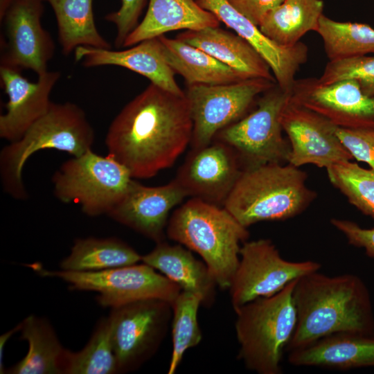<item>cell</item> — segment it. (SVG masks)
I'll return each instance as SVG.
<instances>
[{
    "mask_svg": "<svg viewBox=\"0 0 374 374\" xmlns=\"http://www.w3.org/2000/svg\"><path fill=\"white\" fill-rule=\"evenodd\" d=\"M193 129L185 92L175 94L150 83L112 121L105 145L132 178L147 179L174 164L190 144Z\"/></svg>",
    "mask_w": 374,
    "mask_h": 374,
    "instance_id": "cell-1",
    "label": "cell"
},
{
    "mask_svg": "<svg viewBox=\"0 0 374 374\" xmlns=\"http://www.w3.org/2000/svg\"><path fill=\"white\" fill-rule=\"evenodd\" d=\"M292 296L296 324L287 350L337 334L374 337L370 295L358 276L314 271L296 280Z\"/></svg>",
    "mask_w": 374,
    "mask_h": 374,
    "instance_id": "cell-2",
    "label": "cell"
},
{
    "mask_svg": "<svg viewBox=\"0 0 374 374\" xmlns=\"http://www.w3.org/2000/svg\"><path fill=\"white\" fill-rule=\"evenodd\" d=\"M166 233L198 253L217 286L229 290L249 233L224 206L191 197L172 213Z\"/></svg>",
    "mask_w": 374,
    "mask_h": 374,
    "instance_id": "cell-3",
    "label": "cell"
},
{
    "mask_svg": "<svg viewBox=\"0 0 374 374\" xmlns=\"http://www.w3.org/2000/svg\"><path fill=\"white\" fill-rule=\"evenodd\" d=\"M94 138V130L80 107L71 102H51L47 112L19 139L2 148L0 175L4 190L15 199H26L22 170L31 155L54 149L78 157L92 149Z\"/></svg>",
    "mask_w": 374,
    "mask_h": 374,
    "instance_id": "cell-4",
    "label": "cell"
},
{
    "mask_svg": "<svg viewBox=\"0 0 374 374\" xmlns=\"http://www.w3.org/2000/svg\"><path fill=\"white\" fill-rule=\"evenodd\" d=\"M306 179L305 172L290 163L244 169L224 207L246 228L262 221L292 217L315 197Z\"/></svg>",
    "mask_w": 374,
    "mask_h": 374,
    "instance_id": "cell-5",
    "label": "cell"
},
{
    "mask_svg": "<svg viewBox=\"0 0 374 374\" xmlns=\"http://www.w3.org/2000/svg\"><path fill=\"white\" fill-rule=\"evenodd\" d=\"M296 280L274 295L253 300L235 311L238 358L249 370L281 373L283 352L296 324L292 296Z\"/></svg>",
    "mask_w": 374,
    "mask_h": 374,
    "instance_id": "cell-6",
    "label": "cell"
},
{
    "mask_svg": "<svg viewBox=\"0 0 374 374\" xmlns=\"http://www.w3.org/2000/svg\"><path fill=\"white\" fill-rule=\"evenodd\" d=\"M132 179L124 165L92 149L64 161L52 176L57 199L80 205L91 217L107 215L124 197Z\"/></svg>",
    "mask_w": 374,
    "mask_h": 374,
    "instance_id": "cell-7",
    "label": "cell"
},
{
    "mask_svg": "<svg viewBox=\"0 0 374 374\" xmlns=\"http://www.w3.org/2000/svg\"><path fill=\"white\" fill-rule=\"evenodd\" d=\"M291 97L292 91L276 84L262 94L251 113L219 131L214 139L235 150L243 170L287 161L290 145L283 137L280 118Z\"/></svg>",
    "mask_w": 374,
    "mask_h": 374,
    "instance_id": "cell-8",
    "label": "cell"
},
{
    "mask_svg": "<svg viewBox=\"0 0 374 374\" xmlns=\"http://www.w3.org/2000/svg\"><path fill=\"white\" fill-rule=\"evenodd\" d=\"M31 266L42 276L62 279L71 290L97 293L96 300L104 308H114L147 299L172 303L181 291L175 283L143 262L87 272L51 271L37 264Z\"/></svg>",
    "mask_w": 374,
    "mask_h": 374,
    "instance_id": "cell-9",
    "label": "cell"
},
{
    "mask_svg": "<svg viewBox=\"0 0 374 374\" xmlns=\"http://www.w3.org/2000/svg\"><path fill=\"white\" fill-rule=\"evenodd\" d=\"M111 339L118 373L132 372L157 352L172 318V303L147 299L111 308Z\"/></svg>",
    "mask_w": 374,
    "mask_h": 374,
    "instance_id": "cell-10",
    "label": "cell"
},
{
    "mask_svg": "<svg viewBox=\"0 0 374 374\" xmlns=\"http://www.w3.org/2000/svg\"><path fill=\"white\" fill-rule=\"evenodd\" d=\"M321 267L312 260L293 262L283 258L270 240L245 241L229 288L232 307L235 311L253 300L273 296L291 282Z\"/></svg>",
    "mask_w": 374,
    "mask_h": 374,
    "instance_id": "cell-11",
    "label": "cell"
},
{
    "mask_svg": "<svg viewBox=\"0 0 374 374\" xmlns=\"http://www.w3.org/2000/svg\"><path fill=\"white\" fill-rule=\"evenodd\" d=\"M276 84L256 78L229 84L187 86L184 92L193 123L192 148L211 143L219 131L244 116L258 96Z\"/></svg>",
    "mask_w": 374,
    "mask_h": 374,
    "instance_id": "cell-12",
    "label": "cell"
},
{
    "mask_svg": "<svg viewBox=\"0 0 374 374\" xmlns=\"http://www.w3.org/2000/svg\"><path fill=\"white\" fill-rule=\"evenodd\" d=\"M42 0H3L1 18L5 38L1 40V64L37 75L48 71L55 52L54 42L42 26Z\"/></svg>",
    "mask_w": 374,
    "mask_h": 374,
    "instance_id": "cell-13",
    "label": "cell"
},
{
    "mask_svg": "<svg viewBox=\"0 0 374 374\" xmlns=\"http://www.w3.org/2000/svg\"><path fill=\"white\" fill-rule=\"evenodd\" d=\"M280 121L290 145L288 163L296 167L313 164L328 168L353 159L336 134V125L294 102L292 97Z\"/></svg>",
    "mask_w": 374,
    "mask_h": 374,
    "instance_id": "cell-14",
    "label": "cell"
},
{
    "mask_svg": "<svg viewBox=\"0 0 374 374\" xmlns=\"http://www.w3.org/2000/svg\"><path fill=\"white\" fill-rule=\"evenodd\" d=\"M242 170L235 150L214 139L206 146L192 148L174 179L187 197L224 206Z\"/></svg>",
    "mask_w": 374,
    "mask_h": 374,
    "instance_id": "cell-15",
    "label": "cell"
},
{
    "mask_svg": "<svg viewBox=\"0 0 374 374\" xmlns=\"http://www.w3.org/2000/svg\"><path fill=\"white\" fill-rule=\"evenodd\" d=\"M292 99L337 127L374 129V96L364 94L355 80L321 85L316 78L296 80Z\"/></svg>",
    "mask_w": 374,
    "mask_h": 374,
    "instance_id": "cell-16",
    "label": "cell"
},
{
    "mask_svg": "<svg viewBox=\"0 0 374 374\" xmlns=\"http://www.w3.org/2000/svg\"><path fill=\"white\" fill-rule=\"evenodd\" d=\"M186 197L175 179L158 186L132 179L124 197L107 215L158 243L164 241L170 211Z\"/></svg>",
    "mask_w": 374,
    "mask_h": 374,
    "instance_id": "cell-17",
    "label": "cell"
},
{
    "mask_svg": "<svg viewBox=\"0 0 374 374\" xmlns=\"http://www.w3.org/2000/svg\"><path fill=\"white\" fill-rule=\"evenodd\" d=\"M59 71H47L36 82L21 71L0 66L1 85L8 96L6 112L0 116V137L9 142L19 139L48 109L50 94L60 78Z\"/></svg>",
    "mask_w": 374,
    "mask_h": 374,
    "instance_id": "cell-18",
    "label": "cell"
},
{
    "mask_svg": "<svg viewBox=\"0 0 374 374\" xmlns=\"http://www.w3.org/2000/svg\"><path fill=\"white\" fill-rule=\"evenodd\" d=\"M204 9L214 14L220 22L246 40L267 63L276 84L292 91L296 73L308 60L307 46L299 42L283 46L267 37L259 27L235 10L226 0H197Z\"/></svg>",
    "mask_w": 374,
    "mask_h": 374,
    "instance_id": "cell-19",
    "label": "cell"
},
{
    "mask_svg": "<svg viewBox=\"0 0 374 374\" xmlns=\"http://www.w3.org/2000/svg\"><path fill=\"white\" fill-rule=\"evenodd\" d=\"M74 57L76 62H81L85 67L121 66L145 77L163 89L175 94H184L175 80V73L165 59L159 37L145 39L120 51L81 46L75 49Z\"/></svg>",
    "mask_w": 374,
    "mask_h": 374,
    "instance_id": "cell-20",
    "label": "cell"
},
{
    "mask_svg": "<svg viewBox=\"0 0 374 374\" xmlns=\"http://www.w3.org/2000/svg\"><path fill=\"white\" fill-rule=\"evenodd\" d=\"M141 261L175 283L181 291L199 296L202 306L210 308L214 304L217 285L206 263L197 260L188 248L162 241L142 256Z\"/></svg>",
    "mask_w": 374,
    "mask_h": 374,
    "instance_id": "cell-21",
    "label": "cell"
},
{
    "mask_svg": "<svg viewBox=\"0 0 374 374\" xmlns=\"http://www.w3.org/2000/svg\"><path fill=\"white\" fill-rule=\"evenodd\" d=\"M177 38L205 51L246 79L261 78L276 82L265 60L237 34L219 26L208 27L198 30H184Z\"/></svg>",
    "mask_w": 374,
    "mask_h": 374,
    "instance_id": "cell-22",
    "label": "cell"
},
{
    "mask_svg": "<svg viewBox=\"0 0 374 374\" xmlns=\"http://www.w3.org/2000/svg\"><path fill=\"white\" fill-rule=\"evenodd\" d=\"M220 21L197 0H150L142 21L127 36L123 47L179 30H198L218 27Z\"/></svg>",
    "mask_w": 374,
    "mask_h": 374,
    "instance_id": "cell-23",
    "label": "cell"
},
{
    "mask_svg": "<svg viewBox=\"0 0 374 374\" xmlns=\"http://www.w3.org/2000/svg\"><path fill=\"white\" fill-rule=\"evenodd\" d=\"M289 362L296 366L338 369L374 366V337L337 334L290 351Z\"/></svg>",
    "mask_w": 374,
    "mask_h": 374,
    "instance_id": "cell-24",
    "label": "cell"
},
{
    "mask_svg": "<svg viewBox=\"0 0 374 374\" xmlns=\"http://www.w3.org/2000/svg\"><path fill=\"white\" fill-rule=\"evenodd\" d=\"M165 59L186 84H222L244 80L240 73L205 51L177 38L159 37Z\"/></svg>",
    "mask_w": 374,
    "mask_h": 374,
    "instance_id": "cell-25",
    "label": "cell"
},
{
    "mask_svg": "<svg viewBox=\"0 0 374 374\" xmlns=\"http://www.w3.org/2000/svg\"><path fill=\"white\" fill-rule=\"evenodd\" d=\"M21 325L20 338L27 341L28 352L5 373L63 374L67 349L63 348L47 319L29 315Z\"/></svg>",
    "mask_w": 374,
    "mask_h": 374,
    "instance_id": "cell-26",
    "label": "cell"
},
{
    "mask_svg": "<svg viewBox=\"0 0 374 374\" xmlns=\"http://www.w3.org/2000/svg\"><path fill=\"white\" fill-rule=\"evenodd\" d=\"M322 0H284L269 11L260 30L283 46H293L309 31H316L323 15Z\"/></svg>",
    "mask_w": 374,
    "mask_h": 374,
    "instance_id": "cell-27",
    "label": "cell"
},
{
    "mask_svg": "<svg viewBox=\"0 0 374 374\" xmlns=\"http://www.w3.org/2000/svg\"><path fill=\"white\" fill-rule=\"evenodd\" d=\"M141 257L118 238H78L69 255L60 262V268L71 271H98L136 264Z\"/></svg>",
    "mask_w": 374,
    "mask_h": 374,
    "instance_id": "cell-28",
    "label": "cell"
},
{
    "mask_svg": "<svg viewBox=\"0 0 374 374\" xmlns=\"http://www.w3.org/2000/svg\"><path fill=\"white\" fill-rule=\"evenodd\" d=\"M46 1L55 15L58 39L64 55H69L81 46L112 48L96 26L92 0Z\"/></svg>",
    "mask_w": 374,
    "mask_h": 374,
    "instance_id": "cell-29",
    "label": "cell"
},
{
    "mask_svg": "<svg viewBox=\"0 0 374 374\" xmlns=\"http://www.w3.org/2000/svg\"><path fill=\"white\" fill-rule=\"evenodd\" d=\"M315 32L330 61L374 53V28L368 24L337 21L323 14Z\"/></svg>",
    "mask_w": 374,
    "mask_h": 374,
    "instance_id": "cell-30",
    "label": "cell"
},
{
    "mask_svg": "<svg viewBox=\"0 0 374 374\" xmlns=\"http://www.w3.org/2000/svg\"><path fill=\"white\" fill-rule=\"evenodd\" d=\"M111 321L108 317L97 323L91 338L80 351L66 350L64 374H116V358L111 339Z\"/></svg>",
    "mask_w": 374,
    "mask_h": 374,
    "instance_id": "cell-31",
    "label": "cell"
},
{
    "mask_svg": "<svg viewBox=\"0 0 374 374\" xmlns=\"http://www.w3.org/2000/svg\"><path fill=\"white\" fill-rule=\"evenodd\" d=\"M201 305L202 298L199 296L185 291H181L172 303V351L168 374L176 372L186 351L197 346L202 339L197 319Z\"/></svg>",
    "mask_w": 374,
    "mask_h": 374,
    "instance_id": "cell-32",
    "label": "cell"
},
{
    "mask_svg": "<svg viewBox=\"0 0 374 374\" xmlns=\"http://www.w3.org/2000/svg\"><path fill=\"white\" fill-rule=\"evenodd\" d=\"M331 184L364 214L374 217V170L350 161L328 168Z\"/></svg>",
    "mask_w": 374,
    "mask_h": 374,
    "instance_id": "cell-33",
    "label": "cell"
},
{
    "mask_svg": "<svg viewBox=\"0 0 374 374\" xmlns=\"http://www.w3.org/2000/svg\"><path fill=\"white\" fill-rule=\"evenodd\" d=\"M343 80H355L362 92L374 96V56H356L329 60L319 78L318 84H330Z\"/></svg>",
    "mask_w": 374,
    "mask_h": 374,
    "instance_id": "cell-34",
    "label": "cell"
},
{
    "mask_svg": "<svg viewBox=\"0 0 374 374\" xmlns=\"http://www.w3.org/2000/svg\"><path fill=\"white\" fill-rule=\"evenodd\" d=\"M335 130L353 157L366 163L374 170V129H351L335 126Z\"/></svg>",
    "mask_w": 374,
    "mask_h": 374,
    "instance_id": "cell-35",
    "label": "cell"
},
{
    "mask_svg": "<svg viewBox=\"0 0 374 374\" xmlns=\"http://www.w3.org/2000/svg\"><path fill=\"white\" fill-rule=\"evenodd\" d=\"M145 3L146 0H122L118 10L105 16L107 21L116 25V47H123L127 36L138 26L139 17Z\"/></svg>",
    "mask_w": 374,
    "mask_h": 374,
    "instance_id": "cell-36",
    "label": "cell"
},
{
    "mask_svg": "<svg viewBox=\"0 0 374 374\" xmlns=\"http://www.w3.org/2000/svg\"><path fill=\"white\" fill-rule=\"evenodd\" d=\"M330 222L344 235L350 244L362 248L369 257L374 258V228L364 229L343 219L332 218Z\"/></svg>",
    "mask_w": 374,
    "mask_h": 374,
    "instance_id": "cell-37",
    "label": "cell"
},
{
    "mask_svg": "<svg viewBox=\"0 0 374 374\" xmlns=\"http://www.w3.org/2000/svg\"><path fill=\"white\" fill-rule=\"evenodd\" d=\"M239 13L259 26L267 14L284 0H226Z\"/></svg>",
    "mask_w": 374,
    "mask_h": 374,
    "instance_id": "cell-38",
    "label": "cell"
},
{
    "mask_svg": "<svg viewBox=\"0 0 374 374\" xmlns=\"http://www.w3.org/2000/svg\"><path fill=\"white\" fill-rule=\"evenodd\" d=\"M21 323L16 326L14 328L10 330L9 331L3 334L0 337V371L1 373H5L6 369L4 368L3 363V349L5 346L10 338V337L15 332L20 331L21 329Z\"/></svg>",
    "mask_w": 374,
    "mask_h": 374,
    "instance_id": "cell-39",
    "label": "cell"
}]
</instances>
